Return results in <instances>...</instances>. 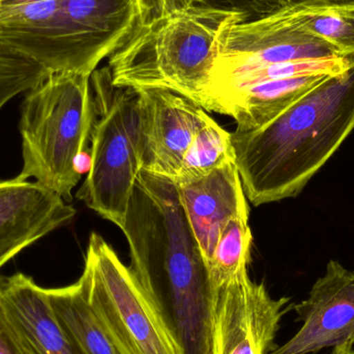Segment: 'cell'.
Returning <instances> with one entry per match:
<instances>
[{"label":"cell","mask_w":354,"mask_h":354,"mask_svg":"<svg viewBox=\"0 0 354 354\" xmlns=\"http://www.w3.org/2000/svg\"><path fill=\"white\" fill-rule=\"evenodd\" d=\"M122 230L129 268L179 354H212L216 288L176 183L141 170Z\"/></svg>","instance_id":"1"},{"label":"cell","mask_w":354,"mask_h":354,"mask_svg":"<svg viewBox=\"0 0 354 354\" xmlns=\"http://www.w3.org/2000/svg\"><path fill=\"white\" fill-rule=\"evenodd\" d=\"M353 130L354 66L266 126L231 133L245 197L254 206L297 197Z\"/></svg>","instance_id":"2"},{"label":"cell","mask_w":354,"mask_h":354,"mask_svg":"<svg viewBox=\"0 0 354 354\" xmlns=\"http://www.w3.org/2000/svg\"><path fill=\"white\" fill-rule=\"evenodd\" d=\"M243 21L205 0H145L140 23L109 57L112 81L172 91L212 111V72L227 33Z\"/></svg>","instance_id":"3"},{"label":"cell","mask_w":354,"mask_h":354,"mask_svg":"<svg viewBox=\"0 0 354 354\" xmlns=\"http://www.w3.org/2000/svg\"><path fill=\"white\" fill-rule=\"evenodd\" d=\"M89 78L52 73L27 91L21 108L23 168L16 179L32 177L66 202L80 180V160L93 130Z\"/></svg>","instance_id":"4"},{"label":"cell","mask_w":354,"mask_h":354,"mask_svg":"<svg viewBox=\"0 0 354 354\" xmlns=\"http://www.w3.org/2000/svg\"><path fill=\"white\" fill-rule=\"evenodd\" d=\"M89 83L93 106L91 166L77 198L122 229L141 171L138 95L134 89L114 84L108 66L95 70Z\"/></svg>","instance_id":"5"},{"label":"cell","mask_w":354,"mask_h":354,"mask_svg":"<svg viewBox=\"0 0 354 354\" xmlns=\"http://www.w3.org/2000/svg\"><path fill=\"white\" fill-rule=\"evenodd\" d=\"M85 297L122 354H179L129 266L91 233L79 279Z\"/></svg>","instance_id":"6"},{"label":"cell","mask_w":354,"mask_h":354,"mask_svg":"<svg viewBox=\"0 0 354 354\" xmlns=\"http://www.w3.org/2000/svg\"><path fill=\"white\" fill-rule=\"evenodd\" d=\"M290 297L274 299L247 272L216 287L212 303V354H270Z\"/></svg>","instance_id":"7"},{"label":"cell","mask_w":354,"mask_h":354,"mask_svg":"<svg viewBox=\"0 0 354 354\" xmlns=\"http://www.w3.org/2000/svg\"><path fill=\"white\" fill-rule=\"evenodd\" d=\"M341 57L347 55L297 26L283 8L233 25L225 37L212 79L268 64Z\"/></svg>","instance_id":"8"},{"label":"cell","mask_w":354,"mask_h":354,"mask_svg":"<svg viewBox=\"0 0 354 354\" xmlns=\"http://www.w3.org/2000/svg\"><path fill=\"white\" fill-rule=\"evenodd\" d=\"M136 91L141 170L174 181L196 135L212 118L201 106L172 91Z\"/></svg>","instance_id":"9"},{"label":"cell","mask_w":354,"mask_h":354,"mask_svg":"<svg viewBox=\"0 0 354 354\" xmlns=\"http://www.w3.org/2000/svg\"><path fill=\"white\" fill-rule=\"evenodd\" d=\"M145 0H62L72 72L91 76L140 23Z\"/></svg>","instance_id":"10"},{"label":"cell","mask_w":354,"mask_h":354,"mask_svg":"<svg viewBox=\"0 0 354 354\" xmlns=\"http://www.w3.org/2000/svg\"><path fill=\"white\" fill-rule=\"evenodd\" d=\"M299 332L270 354H309L339 345L354 346V268L330 260L305 301L293 305Z\"/></svg>","instance_id":"11"},{"label":"cell","mask_w":354,"mask_h":354,"mask_svg":"<svg viewBox=\"0 0 354 354\" xmlns=\"http://www.w3.org/2000/svg\"><path fill=\"white\" fill-rule=\"evenodd\" d=\"M76 210L55 192L18 179L0 183V268L24 248L68 224Z\"/></svg>","instance_id":"12"},{"label":"cell","mask_w":354,"mask_h":354,"mask_svg":"<svg viewBox=\"0 0 354 354\" xmlns=\"http://www.w3.org/2000/svg\"><path fill=\"white\" fill-rule=\"evenodd\" d=\"M62 0H0V39L49 74L72 73Z\"/></svg>","instance_id":"13"},{"label":"cell","mask_w":354,"mask_h":354,"mask_svg":"<svg viewBox=\"0 0 354 354\" xmlns=\"http://www.w3.org/2000/svg\"><path fill=\"white\" fill-rule=\"evenodd\" d=\"M176 187L189 226L209 268L214 248L226 225L233 218L249 216L239 170L234 161L229 162L207 176Z\"/></svg>","instance_id":"14"},{"label":"cell","mask_w":354,"mask_h":354,"mask_svg":"<svg viewBox=\"0 0 354 354\" xmlns=\"http://www.w3.org/2000/svg\"><path fill=\"white\" fill-rule=\"evenodd\" d=\"M0 301L33 354H81L58 322L46 288L25 274L0 277Z\"/></svg>","instance_id":"15"},{"label":"cell","mask_w":354,"mask_h":354,"mask_svg":"<svg viewBox=\"0 0 354 354\" xmlns=\"http://www.w3.org/2000/svg\"><path fill=\"white\" fill-rule=\"evenodd\" d=\"M326 77H297L257 83L223 97L216 104L214 112L232 118L236 130H256L286 111Z\"/></svg>","instance_id":"16"},{"label":"cell","mask_w":354,"mask_h":354,"mask_svg":"<svg viewBox=\"0 0 354 354\" xmlns=\"http://www.w3.org/2000/svg\"><path fill=\"white\" fill-rule=\"evenodd\" d=\"M50 305L81 354H122L91 309L80 281L46 288Z\"/></svg>","instance_id":"17"},{"label":"cell","mask_w":354,"mask_h":354,"mask_svg":"<svg viewBox=\"0 0 354 354\" xmlns=\"http://www.w3.org/2000/svg\"><path fill=\"white\" fill-rule=\"evenodd\" d=\"M284 10L297 26L324 39L343 55H354V3L292 0Z\"/></svg>","instance_id":"18"},{"label":"cell","mask_w":354,"mask_h":354,"mask_svg":"<svg viewBox=\"0 0 354 354\" xmlns=\"http://www.w3.org/2000/svg\"><path fill=\"white\" fill-rule=\"evenodd\" d=\"M232 161L235 162V157L231 133L212 120L196 135L174 183H191Z\"/></svg>","instance_id":"19"},{"label":"cell","mask_w":354,"mask_h":354,"mask_svg":"<svg viewBox=\"0 0 354 354\" xmlns=\"http://www.w3.org/2000/svg\"><path fill=\"white\" fill-rule=\"evenodd\" d=\"M253 241L249 216L233 218L225 227L209 263L214 288L247 272Z\"/></svg>","instance_id":"20"},{"label":"cell","mask_w":354,"mask_h":354,"mask_svg":"<svg viewBox=\"0 0 354 354\" xmlns=\"http://www.w3.org/2000/svg\"><path fill=\"white\" fill-rule=\"evenodd\" d=\"M49 73L0 39V109L12 97L32 89Z\"/></svg>","instance_id":"21"},{"label":"cell","mask_w":354,"mask_h":354,"mask_svg":"<svg viewBox=\"0 0 354 354\" xmlns=\"http://www.w3.org/2000/svg\"><path fill=\"white\" fill-rule=\"evenodd\" d=\"M214 6L241 15L245 21L255 20L288 6L292 0H205Z\"/></svg>","instance_id":"22"},{"label":"cell","mask_w":354,"mask_h":354,"mask_svg":"<svg viewBox=\"0 0 354 354\" xmlns=\"http://www.w3.org/2000/svg\"><path fill=\"white\" fill-rule=\"evenodd\" d=\"M0 354H33L0 301Z\"/></svg>","instance_id":"23"},{"label":"cell","mask_w":354,"mask_h":354,"mask_svg":"<svg viewBox=\"0 0 354 354\" xmlns=\"http://www.w3.org/2000/svg\"><path fill=\"white\" fill-rule=\"evenodd\" d=\"M330 354H354L353 345L343 344L334 347Z\"/></svg>","instance_id":"24"},{"label":"cell","mask_w":354,"mask_h":354,"mask_svg":"<svg viewBox=\"0 0 354 354\" xmlns=\"http://www.w3.org/2000/svg\"><path fill=\"white\" fill-rule=\"evenodd\" d=\"M324 1L333 2V3H354V0H324Z\"/></svg>","instance_id":"25"}]
</instances>
